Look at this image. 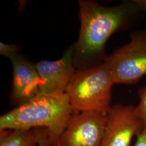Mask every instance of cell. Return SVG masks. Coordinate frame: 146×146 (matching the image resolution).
I'll return each instance as SVG.
<instances>
[{
	"instance_id": "6da1fadb",
	"label": "cell",
	"mask_w": 146,
	"mask_h": 146,
	"mask_svg": "<svg viewBox=\"0 0 146 146\" xmlns=\"http://www.w3.org/2000/svg\"><path fill=\"white\" fill-rule=\"evenodd\" d=\"M78 6L81 27L78 40L74 45V64L78 69L104 61L107 58L105 47L110 36L134 26L143 12L135 1L106 7L94 1L81 0Z\"/></svg>"
},
{
	"instance_id": "7a4b0ae2",
	"label": "cell",
	"mask_w": 146,
	"mask_h": 146,
	"mask_svg": "<svg viewBox=\"0 0 146 146\" xmlns=\"http://www.w3.org/2000/svg\"><path fill=\"white\" fill-rule=\"evenodd\" d=\"M74 113L67 93L39 94L1 115L0 131L45 128L51 146H58Z\"/></svg>"
},
{
	"instance_id": "3957f363",
	"label": "cell",
	"mask_w": 146,
	"mask_h": 146,
	"mask_svg": "<svg viewBox=\"0 0 146 146\" xmlns=\"http://www.w3.org/2000/svg\"><path fill=\"white\" fill-rule=\"evenodd\" d=\"M114 84L110 67L104 61L76 70L66 90L74 112L108 113L111 108Z\"/></svg>"
},
{
	"instance_id": "277c9868",
	"label": "cell",
	"mask_w": 146,
	"mask_h": 146,
	"mask_svg": "<svg viewBox=\"0 0 146 146\" xmlns=\"http://www.w3.org/2000/svg\"><path fill=\"white\" fill-rule=\"evenodd\" d=\"M104 61L110 67L114 84L137 83L146 75V28L132 31L129 42Z\"/></svg>"
},
{
	"instance_id": "5b68a950",
	"label": "cell",
	"mask_w": 146,
	"mask_h": 146,
	"mask_svg": "<svg viewBox=\"0 0 146 146\" xmlns=\"http://www.w3.org/2000/svg\"><path fill=\"white\" fill-rule=\"evenodd\" d=\"M107 113H74L61 136L58 146H101Z\"/></svg>"
},
{
	"instance_id": "8992f818",
	"label": "cell",
	"mask_w": 146,
	"mask_h": 146,
	"mask_svg": "<svg viewBox=\"0 0 146 146\" xmlns=\"http://www.w3.org/2000/svg\"><path fill=\"white\" fill-rule=\"evenodd\" d=\"M144 126L143 122L136 114L135 107L114 105L107 113L101 146H130L133 137L139 135Z\"/></svg>"
},
{
	"instance_id": "52a82bcc",
	"label": "cell",
	"mask_w": 146,
	"mask_h": 146,
	"mask_svg": "<svg viewBox=\"0 0 146 146\" xmlns=\"http://www.w3.org/2000/svg\"><path fill=\"white\" fill-rule=\"evenodd\" d=\"M37 71L43 82L40 94L66 93L71 79L76 72L74 61V45L56 61H41L35 64Z\"/></svg>"
},
{
	"instance_id": "ba28073f",
	"label": "cell",
	"mask_w": 146,
	"mask_h": 146,
	"mask_svg": "<svg viewBox=\"0 0 146 146\" xmlns=\"http://www.w3.org/2000/svg\"><path fill=\"white\" fill-rule=\"evenodd\" d=\"M13 70L11 99L19 106L40 94L43 84L35 64L18 55L11 60Z\"/></svg>"
},
{
	"instance_id": "9c48e42d",
	"label": "cell",
	"mask_w": 146,
	"mask_h": 146,
	"mask_svg": "<svg viewBox=\"0 0 146 146\" xmlns=\"http://www.w3.org/2000/svg\"><path fill=\"white\" fill-rule=\"evenodd\" d=\"M43 128L0 131V146H38Z\"/></svg>"
},
{
	"instance_id": "30bf717a",
	"label": "cell",
	"mask_w": 146,
	"mask_h": 146,
	"mask_svg": "<svg viewBox=\"0 0 146 146\" xmlns=\"http://www.w3.org/2000/svg\"><path fill=\"white\" fill-rule=\"evenodd\" d=\"M139 103L135 107V111L137 116L146 125V84L138 90Z\"/></svg>"
},
{
	"instance_id": "8fae6325",
	"label": "cell",
	"mask_w": 146,
	"mask_h": 146,
	"mask_svg": "<svg viewBox=\"0 0 146 146\" xmlns=\"http://www.w3.org/2000/svg\"><path fill=\"white\" fill-rule=\"evenodd\" d=\"M19 48L15 44L0 42V54L11 60L17 56Z\"/></svg>"
},
{
	"instance_id": "7c38bea8",
	"label": "cell",
	"mask_w": 146,
	"mask_h": 146,
	"mask_svg": "<svg viewBox=\"0 0 146 146\" xmlns=\"http://www.w3.org/2000/svg\"><path fill=\"white\" fill-rule=\"evenodd\" d=\"M137 137L134 146H146V125L145 124L143 130Z\"/></svg>"
},
{
	"instance_id": "4fadbf2b",
	"label": "cell",
	"mask_w": 146,
	"mask_h": 146,
	"mask_svg": "<svg viewBox=\"0 0 146 146\" xmlns=\"http://www.w3.org/2000/svg\"><path fill=\"white\" fill-rule=\"evenodd\" d=\"M38 146H51L49 141L47 129L43 128V129Z\"/></svg>"
},
{
	"instance_id": "5bb4252c",
	"label": "cell",
	"mask_w": 146,
	"mask_h": 146,
	"mask_svg": "<svg viewBox=\"0 0 146 146\" xmlns=\"http://www.w3.org/2000/svg\"><path fill=\"white\" fill-rule=\"evenodd\" d=\"M136 3L143 11H146V0H136Z\"/></svg>"
}]
</instances>
